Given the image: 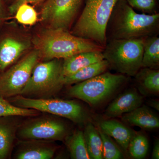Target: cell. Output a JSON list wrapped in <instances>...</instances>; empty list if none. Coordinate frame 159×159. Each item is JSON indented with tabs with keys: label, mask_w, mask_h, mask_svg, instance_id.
<instances>
[{
	"label": "cell",
	"mask_w": 159,
	"mask_h": 159,
	"mask_svg": "<svg viewBox=\"0 0 159 159\" xmlns=\"http://www.w3.org/2000/svg\"><path fill=\"white\" fill-rule=\"evenodd\" d=\"M159 31L158 13H138L125 1L118 0L107 25V39H143L157 35Z\"/></svg>",
	"instance_id": "cell-1"
},
{
	"label": "cell",
	"mask_w": 159,
	"mask_h": 159,
	"mask_svg": "<svg viewBox=\"0 0 159 159\" xmlns=\"http://www.w3.org/2000/svg\"><path fill=\"white\" fill-rule=\"evenodd\" d=\"M39 57L45 59H64L88 51L103 50V47L89 40L75 36L66 30L49 29L34 40Z\"/></svg>",
	"instance_id": "cell-2"
},
{
	"label": "cell",
	"mask_w": 159,
	"mask_h": 159,
	"mask_svg": "<svg viewBox=\"0 0 159 159\" xmlns=\"http://www.w3.org/2000/svg\"><path fill=\"white\" fill-rule=\"evenodd\" d=\"M118 0H86L71 34L94 42L104 48L107 25Z\"/></svg>",
	"instance_id": "cell-3"
},
{
	"label": "cell",
	"mask_w": 159,
	"mask_h": 159,
	"mask_svg": "<svg viewBox=\"0 0 159 159\" xmlns=\"http://www.w3.org/2000/svg\"><path fill=\"white\" fill-rule=\"evenodd\" d=\"M143 39L107 40L102 52L109 68L119 74L134 77L142 68Z\"/></svg>",
	"instance_id": "cell-4"
},
{
	"label": "cell",
	"mask_w": 159,
	"mask_h": 159,
	"mask_svg": "<svg viewBox=\"0 0 159 159\" xmlns=\"http://www.w3.org/2000/svg\"><path fill=\"white\" fill-rule=\"evenodd\" d=\"M127 80V77L123 74L105 72L74 84L68 90V94L91 106H97L109 99Z\"/></svg>",
	"instance_id": "cell-5"
},
{
	"label": "cell",
	"mask_w": 159,
	"mask_h": 159,
	"mask_svg": "<svg viewBox=\"0 0 159 159\" xmlns=\"http://www.w3.org/2000/svg\"><path fill=\"white\" fill-rule=\"evenodd\" d=\"M11 101L16 106L64 117L78 124L87 123L90 119L82 106L73 100L30 98L19 95L13 97Z\"/></svg>",
	"instance_id": "cell-6"
},
{
	"label": "cell",
	"mask_w": 159,
	"mask_h": 159,
	"mask_svg": "<svg viewBox=\"0 0 159 159\" xmlns=\"http://www.w3.org/2000/svg\"><path fill=\"white\" fill-rule=\"evenodd\" d=\"M62 63L60 59L55 58L36 64L20 95L24 97H43L59 89L63 85Z\"/></svg>",
	"instance_id": "cell-7"
},
{
	"label": "cell",
	"mask_w": 159,
	"mask_h": 159,
	"mask_svg": "<svg viewBox=\"0 0 159 159\" xmlns=\"http://www.w3.org/2000/svg\"><path fill=\"white\" fill-rule=\"evenodd\" d=\"M39 57L37 51H31L9 70L0 74V97L6 99L20 95Z\"/></svg>",
	"instance_id": "cell-8"
},
{
	"label": "cell",
	"mask_w": 159,
	"mask_h": 159,
	"mask_svg": "<svg viewBox=\"0 0 159 159\" xmlns=\"http://www.w3.org/2000/svg\"><path fill=\"white\" fill-rule=\"evenodd\" d=\"M67 129L63 122L51 117H42L30 120L18 129V137L22 140L62 141Z\"/></svg>",
	"instance_id": "cell-9"
},
{
	"label": "cell",
	"mask_w": 159,
	"mask_h": 159,
	"mask_svg": "<svg viewBox=\"0 0 159 159\" xmlns=\"http://www.w3.org/2000/svg\"><path fill=\"white\" fill-rule=\"evenodd\" d=\"M84 0H47L41 20L49 29L67 31L78 13Z\"/></svg>",
	"instance_id": "cell-10"
},
{
	"label": "cell",
	"mask_w": 159,
	"mask_h": 159,
	"mask_svg": "<svg viewBox=\"0 0 159 159\" xmlns=\"http://www.w3.org/2000/svg\"><path fill=\"white\" fill-rule=\"evenodd\" d=\"M144 97L135 89H129L114 99L106 109L104 116L107 118L122 116L141 106Z\"/></svg>",
	"instance_id": "cell-11"
},
{
	"label": "cell",
	"mask_w": 159,
	"mask_h": 159,
	"mask_svg": "<svg viewBox=\"0 0 159 159\" xmlns=\"http://www.w3.org/2000/svg\"><path fill=\"white\" fill-rule=\"evenodd\" d=\"M51 141L22 140L18 143L15 154L17 159H50L54 157L56 147Z\"/></svg>",
	"instance_id": "cell-12"
},
{
	"label": "cell",
	"mask_w": 159,
	"mask_h": 159,
	"mask_svg": "<svg viewBox=\"0 0 159 159\" xmlns=\"http://www.w3.org/2000/svg\"><path fill=\"white\" fill-rule=\"evenodd\" d=\"M98 125L99 129L115 139L123 150L127 151L129 142L136 132L116 119L101 120Z\"/></svg>",
	"instance_id": "cell-13"
},
{
	"label": "cell",
	"mask_w": 159,
	"mask_h": 159,
	"mask_svg": "<svg viewBox=\"0 0 159 159\" xmlns=\"http://www.w3.org/2000/svg\"><path fill=\"white\" fill-rule=\"evenodd\" d=\"M102 51L81 52L64 58L62 63L63 76H70L80 69L104 59Z\"/></svg>",
	"instance_id": "cell-14"
},
{
	"label": "cell",
	"mask_w": 159,
	"mask_h": 159,
	"mask_svg": "<svg viewBox=\"0 0 159 159\" xmlns=\"http://www.w3.org/2000/svg\"><path fill=\"white\" fill-rule=\"evenodd\" d=\"M28 48V43L17 39H3L0 43V70H5L14 63Z\"/></svg>",
	"instance_id": "cell-15"
},
{
	"label": "cell",
	"mask_w": 159,
	"mask_h": 159,
	"mask_svg": "<svg viewBox=\"0 0 159 159\" xmlns=\"http://www.w3.org/2000/svg\"><path fill=\"white\" fill-rule=\"evenodd\" d=\"M124 123L147 130L158 129V117L146 106H141L122 116Z\"/></svg>",
	"instance_id": "cell-16"
},
{
	"label": "cell",
	"mask_w": 159,
	"mask_h": 159,
	"mask_svg": "<svg viewBox=\"0 0 159 159\" xmlns=\"http://www.w3.org/2000/svg\"><path fill=\"white\" fill-rule=\"evenodd\" d=\"M134 77L137 87L142 96H157L159 95L158 69L142 68Z\"/></svg>",
	"instance_id": "cell-17"
},
{
	"label": "cell",
	"mask_w": 159,
	"mask_h": 159,
	"mask_svg": "<svg viewBox=\"0 0 159 159\" xmlns=\"http://www.w3.org/2000/svg\"><path fill=\"white\" fill-rule=\"evenodd\" d=\"M109 68L108 62L105 59L80 69L74 74L63 77V85H72L85 81L105 73Z\"/></svg>",
	"instance_id": "cell-18"
},
{
	"label": "cell",
	"mask_w": 159,
	"mask_h": 159,
	"mask_svg": "<svg viewBox=\"0 0 159 159\" xmlns=\"http://www.w3.org/2000/svg\"><path fill=\"white\" fill-rule=\"evenodd\" d=\"M159 38L157 35L143 39V52L142 68L158 69Z\"/></svg>",
	"instance_id": "cell-19"
},
{
	"label": "cell",
	"mask_w": 159,
	"mask_h": 159,
	"mask_svg": "<svg viewBox=\"0 0 159 159\" xmlns=\"http://www.w3.org/2000/svg\"><path fill=\"white\" fill-rule=\"evenodd\" d=\"M87 149L90 159H102V141L98 129L87 122L83 132Z\"/></svg>",
	"instance_id": "cell-20"
},
{
	"label": "cell",
	"mask_w": 159,
	"mask_h": 159,
	"mask_svg": "<svg viewBox=\"0 0 159 159\" xmlns=\"http://www.w3.org/2000/svg\"><path fill=\"white\" fill-rule=\"evenodd\" d=\"M5 117H0V159L9 156L15 138V126Z\"/></svg>",
	"instance_id": "cell-21"
},
{
	"label": "cell",
	"mask_w": 159,
	"mask_h": 159,
	"mask_svg": "<svg viewBox=\"0 0 159 159\" xmlns=\"http://www.w3.org/2000/svg\"><path fill=\"white\" fill-rule=\"evenodd\" d=\"M66 144L67 146L71 158L74 159H90L83 132L75 131L70 135L66 138Z\"/></svg>",
	"instance_id": "cell-22"
},
{
	"label": "cell",
	"mask_w": 159,
	"mask_h": 159,
	"mask_svg": "<svg viewBox=\"0 0 159 159\" xmlns=\"http://www.w3.org/2000/svg\"><path fill=\"white\" fill-rule=\"evenodd\" d=\"M149 143L147 137L142 133H135L131 139L127 151L132 158H145L148 153Z\"/></svg>",
	"instance_id": "cell-23"
},
{
	"label": "cell",
	"mask_w": 159,
	"mask_h": 159,
	"mask_svg": "<svg viewBox=\"0 0 159 159\" xmlns=\"http://www.w3.org/2000/svg\"><path fill=\"white\" fill-rule=\"evenodd\" d=\"M39 113L38 111L33 109L23 108L14 105L6 98L0 97V117L12 116H35Z\"/></svg>",
	"instance_id": "cell-24"
},
{
	"label": "cell",
	"mask_w": 159,
	"mask_h": 159,
	"mask_svg": "<svg viewBox=\"0 0 159 159\" xmlns=\"http://www.w3.org/2000/svg\"><path fill=\"white\" fill-rule=\"evenodd\" d=\"M102 141V159H122L124 155L118 145L111 138L103 133L100 129L98 130Z\"/></svg>",
	"instance_id": "cell-25"
},
{
	"label": "cell",
	"mask_w": 159,
	"mask_h": 159,
	"mask_svg": "<svg viewBox=\"0 0 159 159\" xmlns=\"http://www.w3.org/2000/svg\"><path fill=\"white\" fill-rule=\"evenodd\" d=\"M15 13L16 19L20 24L26 25H33L37 22V12L33 7L28 4L20 6Z\"/></svg>",
	"instance_id": "cell-26"
},
{
	"label": "cell",
	"mask_w": 159,
	"mask_h": 159,
	"mask_svg": "<svg viewBox=\"0 0 159 159\" xmlns=\"http://www.w3.org/2000/svg\"><path fill=\"white\" fill-rule=\"evenodd\" d=\"M134 9L142 13L152 14L157 13V0H123Z\"/></svg>",
	"instance_id": "cell-27"
},
{
	"label": "cell",
	"mask_w": 159,
	"mask_h": 159,
	"mask_svg": "<svg viewBox=\"0 0 159 159\" xmlns=\"http://www.w3.org/2000/svg\"><path fill=\"white\" fill-rule=\"evenodd\" d=\"M43 1L44 0H14L13 2L9 7V12L11 14H14L18 7L22 4H28L29 3L38 2Z\"/></svg>",
	"instance_id": "cell-28"
},
{
	"label": "cell",
	"mask_w": 159,
	"mask_h": 159,
	"mask_svg": "<svg viewBox=\"0 0 159 159\" xmlns=\"http://www.w3.org/2000/svg\"><path fill=\"white\" fill-rule=\"evenodd\" d=\"M152 159H159V141L158 139H157L155 141L152 149Z\"/></svg>",
	"instance_id": "cell-29"
},
{
	"label": "cell",
	"mask_w": 159,
	"mask_h": 159,
	"mask_svg": "<svg viewBox=\"0 0 159 159\" xmlns=\"http://www.w3.org/2000/svg\"><path fill=\"white\" fill-rule=\"evenodd\" d=\"M148 105L156 110L159 111V102L158 100L156 99H150L147 102Z\"/></svg>",
	"instance_id": "cell-30"
},
{
	"label": "cell",
	"mask_w": 159,
	"mask_h": 159,
	"mask_svg": "<svg viewBox=\"0 0 159 159\" xmlns=\"http://www.w3.org/2000/svg\"><path fill=\"white\" fill-rule=\"evenodd\" d=\"M1 2H0V16H1Z\"/></svg>",
	"instance_id": "cell-31"
}]
</instances>
